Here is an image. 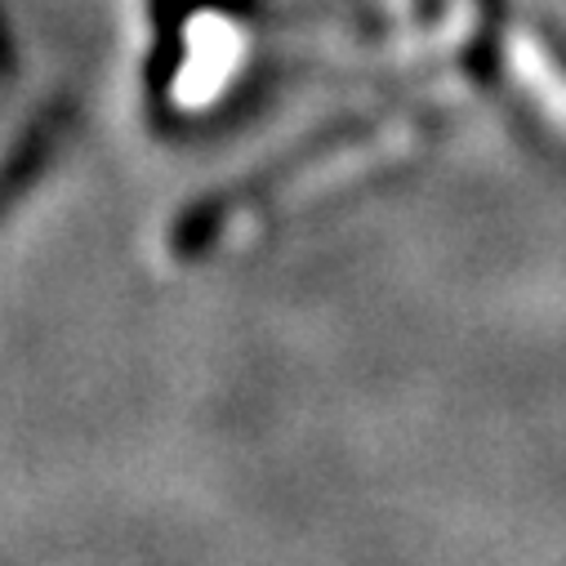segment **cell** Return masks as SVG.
Instances as JSON below:
<instances>
[{
    "label": "cell",
    "instance_id": "6da1fadb",
    "mask_svg": "<svg viewBox=\"0 0 566 566\" xmlns=\"http://www.w3.org/2000/svg\"><path fill=\"white\" fill-rule=\"evenodd\" d=\"M509 67L539 112L566 129V50L553 45L544 28H517L509 36Z\"/></svg>",
    "mask_w": 566,
    "mask_h": 566
}]
</instances>
